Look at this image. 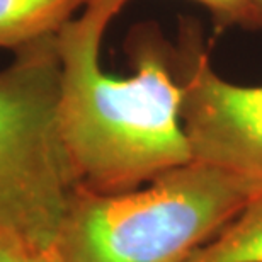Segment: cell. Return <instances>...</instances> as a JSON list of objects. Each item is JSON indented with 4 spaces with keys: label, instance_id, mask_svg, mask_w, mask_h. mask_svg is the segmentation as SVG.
Segmentation results:
<instances>
[{
    "label": "cell",
    "instance_id": "1",
    "mask_svg": "<svg viewBox=\"0 0 262 262\" xmlns=\"http://www.w3.org/2000/svg\"><path fill=\"white\" fill-rule=\"evenodd\" d=\"M129 2L87 0L55 36L58 140L75 187L101 194L138 189L192 160L172 45L159 26L129 33V77L102 68L104 36Z\"/></svg>",
    "mask_w": 262,
    "mask_h": 262
},
{
    "label": "cell",
    "instance_id": "2",
    "mask_svg": "<svg viewBox=\"0 0 262 262\" xmlns=\"http://www.w3.org/2000/svg\"><path fill=\"white\" fill-rule=\"evenodd\" d=\"M260 186L191 160L133 191L75 187L53 252L60 262H186Z\"/></svg>",
    "mask_w": 262,
    "mask_h": 262
},
{
    "label": "cell",
    "instance_id": "3",
    "mask_svg": "<svg viewBox=\"0 0 262 262\" xmlns=\"http://www.w3.org/2000/svg\"><path fill=\"white\" fill-rule=\"evenodd\" d=\"M55 36L0 70V237L43 250H53L75 189L56 131Z\"/></svg>",
    "mask_w": 262,
    "mask_h": 262
},
{
    "label": "cell",
    "instance_id": "4",
    "mask_svg": "<svg viewBox=\"0 0 262 262\" xmlns=\"http://www.w3.org/2000/svg\"><path fill=\"white\" fill-rule=\"evenodd\" d=\"M172 58L192 160L262 182V85H238L218 75L196 23L181 26Z\"/></svg>",
    "mask_w": 262,
    "mask_h": 262
},
{
    "label": "cell",
    "instance_id": "5",
    "mask_svg": "<svg viewBox=\"0 0 262 262\" xmlns=\"http://www.w3.org/2000/svg\"><path fill=\"white\" fill-rule=\"evenodd\" d=\"M87 0H0V50L19 53L55 36Z\"/></svg>",
    "mask_w": 262,
    "mask_h": 262
},
{
    "label": "cell",
    "instance_id": "6",
    "mask_svg": "<svg viewBox=\"0 0 262 262\" xmlns=\"http://www.w3.org/2000/svg\"><path fill=\"white\" fill-rule=\"evenodd\" d=\"M186 262H262V186L237 216Z\"/></svg>",
    "mask_w": 262,
    "mask_h": 262
},
{
    "label": "cell",
    "instance_id": "7",
    "mask_svg": "<svg viewBox=\"0 0 262 262\" xmlns=\"http://www.w3.org/2000/svg\"><path fill=\"white\" fill-rule=\"evenodd\" d=\"M206 7L218 24L252 28V0H194Z\"/></svg>",
    "mask_w": 262,
    "mask_h": 262
},
{
    "label": "cell",
    "instance_id": "8",
    "mask_svg": "<svg viewBox=\"0 0 262 262\" xmlns=\"http://www.w3.org/2000/svg\"><path fill=\"white\" fill-rule=\"evenodd\" d=\"M0 262H60L53 250L36 249L0 237Z\"/></svg>",
    "mask_w": 262,
    "mask_h": 262
},
{
    "label": "cell",
    "instance_id": "9",
    "mask_svg": "<svg viewBox=\"0 0 262 262\" xmlns=\"http://www.w3.org/2000/svg\"><path fill=\"white\" fill-rule=\"evenodd\" d=\"M252 28L262 29V0H252Z\"/></svg>",
    "mask_w": 262,
    "mask_h": 262
},
{
    "label": "cell",
    "instance_id": "10",
    "mask_svg": "<svg viewBox=\"0 0 262 262\" xmlns=\"http://www.w3.org/2000/svg\"><path fill=\"white\" fill-rule=\"evenodd\" d=\"M192 2H194V0H192Z\"/></svg>",
    "mask_w": 262,
    "mask_h": 262
}]
</instances>
